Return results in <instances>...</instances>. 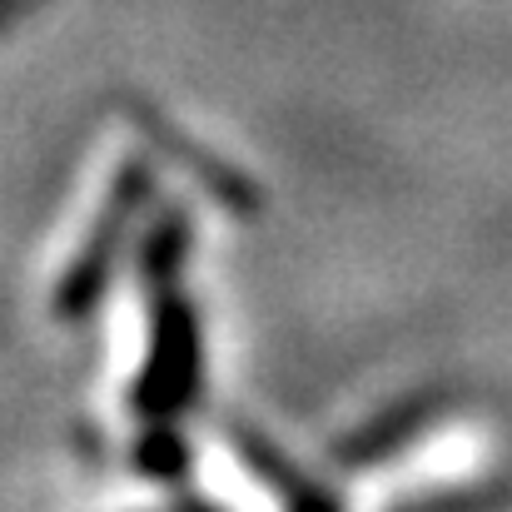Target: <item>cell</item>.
<instances>
[{"mask_svg":"<svg viewBox=\"0 0 512 512\" xmlns=\"http://www.w3.org/2000/svg\"><path fill=\"white\" fill-rule=\"evenodd\" d=\"M229 433H234V448H239V453L259 468V478H269L274 488H284V498H294V503H329V493L294 483V468H289L284 458H274V448H269L264 438H254L249 428H229Z\"/></svg>","mask_w":512,"mask_h":512,"instance_id":"3957f363","label":"cell"},{"mask_svg":"<svg viewBox=\"0 0 512 512\" xmlns=\"http://www.w3.org/2000/svg\"><path fill=\"white\" fill-rule=\"evenodd\" d=\"M145 199H150V165L135 155V160H125V165L115 170L110 194H105V209H100L95 224H90V239L80 244V254L70 259V269H65V279H60V294H55L60 319L90 314V304L105 294V284H110V274H115V264H120V249H125V239H130V229H135Z\"/></svg>","mask_w":512,"mask_h":512,"instance_id":"7a4b0ae2","label":"cell"},{"mask_svg":"<svg viewBox=\"0 0 512 512\" xmlns=\"http://www.w3.org/2000/svg\"><path fill=\"white\" fill-rule=\"evenodd\" d=\"M135 463H140L145 478L174 483V478H184V468H189V448L179 443L174 428H165V418H155V428H150V433L140 438V448H135Z\"/></svg>","mask_w":512,"mask_h":512,"instance_id":"277c9868","label":"cell"},{"mask_svg":"<svg viewBox=\"0 0 512 512\" xmlns=\"http://www.w3.org/2000/svg\"><path fill=\"white\" fill-rule=\"evenodd\" d=\"M189 244V224L179 209H165L150 234H145V254H140V274H145V299H150V358L135 378V413L155 418H174L179 408L194 403L199 388V324L189 314V304L174 289L179 259Z\"/></svg>","mask_w":512,"mask_h":512,"instance_id":"6da1fadb","label":"cell"}]
</instances>
